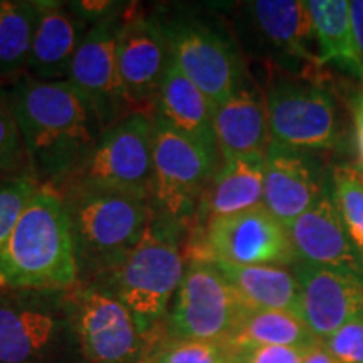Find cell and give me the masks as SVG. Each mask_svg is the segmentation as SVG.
Instances as JSON below:
<instances>
[{
  "label": "cell",
  "instance_id": "6da1fadb",
  "mask_svg": "<svg viewBox=\"0 0 363 363\" xmlns=\"http://www.w3.org/2000/svg\"><path fill=\"white\" fill-rule=\"evenodd\" d=\"M29 172L40 185L61 184L93 150L104 126L69 81L40 83L22 74L7 89Z\"/></svg>",
  "mask_w": 363,
  "mask_h": 363
},
{
  "label": "cell",
  "instance_id": "7a4b0ae2",
  "mask_svg": "<svg viewBox=\"0 0 363 363\" xmlns=\"http://www.w3.org/2000/svg\"><path fill=\"white\" fill-rule=\"evenodd\" d=\"M79 264L65 197L39 185L0 252V288L54 291L78 281Z\"/></svg>",
  "mask_w": 363,
  "mask_h": 363
},
{
  "label": "cell",
  "instance_id": "3957f363",
  "mask_svg": "<svg viewBox=\"0 0 363 363\" xmlns=\"http://www.w3.org/2000/svg\"><path fill=\"white\" fill-rule=\"evenodd\" d=\"M152 174V116L130 113L103 130L93 150L56 189L62 195L108 192L150 201Z\"/></svg>",
  "mask_w": 363,
  "mask_h": 363
},
{
  "label": "cell",
  "instance_id": "277c9868",
  "mask_svg": "<svg viewBox=\"0 0 363 363\" xmlns=\"http://www.w3.org/2000/svg\"><path fill=\"white\" fill-rule=\"evenodd\" d=\"M180 233L152 219L142 240L110 271L113 294L131 311L143 335L165 316L184 279L187 264Z\"/></svg>",
  "mask_w": 363,
  "mask_h": 363
},
{
  "label": "cell",
  "instance_id": "5b68a950",
  "mask_svg": "<svg viewBox=\"0 0 363 363\" xmlns=\"http://www.w3.org/2000/svg\"><path fill=\"white\" fill-rule=\"evenodd\" d=\"M152 126V219L182 230L187 222H194L202 195L219 169L220 157L153 115Z\"/></svg>",
  "mask_w": 363,
  "mask_h": 363
},
{
  "label": "cell",
  "instance_id": "8992f818",
  "mask_svg": "<svg viewBox=\"0 0 363 363\" xmlns=\"http://www.w3.org/2000/svg\"><path fill=\"white\" fill-rule=\"evenodd\" d=\"M71 217L78 264L111 271L142 240L152 220L150 201L126 194L62 195Z\"/></svg>",
  "mask_w": 363,
  "mask_h": 363
},
{
  "label": "cell",
  "instance_id": "52a82bcc",
  "mask_svg": "<svg viewBox=\"0 0 363 363\" xmlns=\"http://www.w3.org/2000/svg\"><path fill=\"white\" fill-rule=\"evenodd\" d=\"M185 254L187 261L234 266L293 267L298 262L288 227L264 206L194 225Z\"/></svg>",
  "mask_w": 363,
  "mask_h": 363
},
{
  "label": "cell",
  "instance_id": "ba28073f",
  "mask_svg": "<svg viewBox=\"0 0 363 363\" xmlns=\"http://www.w3.org/2000/svg\"><path fill=\"white\" fill-rule=\"evenodd\" d=\"M271 142L318 152L342 143V123L331 93L308 81L279 79L266 96Z\"/></svg>",
  "mask_w": 363,
  "mask_h": 363
},
{
  "label": "cell",
  "instance_id": "9c48e42d",
  "mask_svg": "<svg viewBox=\"0 0 363 363\" xmlns=\"http://www.w3.org/2000/svg\"><path fill=\"white\" fill-rule=\"evenodd\" d=\"M244 310L247 308L219 267L212 262L192 259L177 289L170 313V331L174 338L224 345Z\"/></svg>",
  "mask_w": 363,
  "mask_h": 363
},
{
  "label": "cell",
  "instance_id": "30bf717a",
  "mask_svg": "<svg viewBox=\"0 0 363 363\" xmlns=\"http://www.w3.org/2000/svg\"><path fill=\"white\" fill-rule=\"evenodd\" d=\"M165 29L174 62L214 108L242 88V61L224 34L195 19H174Z\"/></svg>",
  "mask_w": 363,
  "mask_h": 363
},
{
  "label": "cell",
  "instance_id": "8fae6325",
  "mask_svg": "<svg viewBox=\"0 0 363 363\" xmlns=\"http://www.w3.org/2000/svg\"><path fill=\"white\" fill-rule=\"evenodd\" d=\"M121 84L131 113L152 116L172 54L165 22L147 13H123L116 39Z\"/></svg>",
  "mask_w": 363,
  "mask_h": 363
},
{
  "label": "cell",
  "instance_id": "7c38bea8",
  "mask_svg": "<svg viewBox=\"0 0 363 363\" xmlns=\"http://www.w3.org/2000/svg\"><path fill=\"white\" fill-rule=\"evenodd\" d=\"M76 331L91 363L142 360L145 335L135 316L113 293L84 288L76 305Z\"/></svg>",
  "mask_w": 363,
  "mask_h": 363
},
{
  "label": "cell",
  "instance_id": "4fadbf2b",
  "mask_svg": "<svg viewBox=\"0 0 363 363\" xmlns=\"http://www.w3.org/2000/svg\"><path fill=\"white\" fill-rule=\"evenodd\" d=\"M123 13L99 22L86 33L71 62L67 81L89 99L103 126L130 115L116 59V39Z\"/></svg>",
  "mask_w": 363,
  "mask_h": 363
},
{
  "label": "cell",
  "instance_id": "5bb4252c",
  "mask_svg": "<svg viewBox=\"0 0 363 363\" xmlns=\"http://www.w3.org/2000/svg\"><path fill=\"white\" fill-rule=\"evenodd\" d=\"M331 170L315 152L269 145L264 160L262 206L283 225H291L330 187Z\"/></svg>",
  "mask_w": 363,
  "mask_h": 363
},
{
  "label": "cell",
  "instance_id": "9a60e30c",
  "mask_svg": "<svg viewBox=\"0 0 363 363\" xmlns=\"http://www.w3.org/2000/svg\"><path fill=\"white\" fill-rule=\"evenodd\" d=\"M291 269L299 283V316L321 342L363 311L360 276L301 261Z\"/></svg>",
  "mask_w": 363,
  "mask_h": 363
},
{
  "label": "cell",
  "instance_id": "2e32d148",
  "mask_svg": "<svg viewBox=\"0 0 363 363\" xmlns=\"http://www.w3.org/2000/svg\"><path fill=\"white\" fill-rule=\"evenodd\" d=\"M288 234L298 261L335 267L363 278V264L348 239L335 203L331 179L323 197L288 225Z\"/></svg>",
  "mask_w": 363,
  "mask_h": 363
},
{
  "label": "cell",
  "instance_id": "e0dca14e",
  "mask_svg": "<svg viewBox=\"0 0 363 363\" xmlns=\"http://www.w3.org/2000/svg\"><path fill=\"white\" fill-rule=\"evenodd\" d=\"M22 293L0 288V363H34L59 331L57 316Z\"/></svg>",
  "mask_w": 363,
  "mask_h": 363
},
{
  "label": "cell",
  "instance_id": "ac0fdd59",
  "mask_svg": "<svg viewBox=\"0 0 363 363\" xmlns=\"http://www.w3.org/2000/svg\"><path fill=\"white\" fill-rule=\"evenodd\" d=\"M88 30L89 27L69 11L67 4L40 0L26 76L40 83L67 81L72 59Z\"/></svg>",
  "mask_w": 363,
  "mask_h": 363
},
{
  "label": "cell",
  "instance_id": "d6986e66",
  "mask_svg": "<svg viewBox=\"0 0 363 363\" xmlns=\"http://www.w3.org/2000/svg\"><path fill=\"white\" fill-rule=\"evenodd\" d=\"M264 160L266 157L261 155L220 160L219 169L212 177L199 203L194 225L262 206Z\"/></svg>",
  "mask_w": 363,
  "mask_h": 363
},
{
  "label": "cell",
  "instance_id": "ffe728a7",
  "mask_svg": "<svg viewBox=\"0 0 363 363\" xmlns=\"http://www.w3.org/2000/svg\"><path fill=\"white\" fill-rule=\"evenodd\" d=\"M214 131L220 160L244 155L266 157L271 145L266 101L242 86L214 108Z\"/></svg>",
  "mask_w": 363,
  "mask_h": 363
},
{
  "label": "cell",
  "instance_id": "44dd1931",
  "mask_svg": "<svg viewBox=\"0 0 363 363\" xmlns=\"http://www.w3.org/2000/svg\"><path fill=\"white\" fill-rule=\"evenodd\" d=\"M152 115L211 152L219 153L214 131V104L179 69L174 59L163 76Z\"/></svg>",
  "mask_w": 363,
  "mask_h": 363
},
{
  "label": "cell",
  "instance_id": "7402d4cb",
  "mask_svg": "<svg viewBox=\"0 0 363 363\" xmlns=\"http://www.w3.org/2000/svg\"><path fill=\"white\" fill-rule=\"evenodd\" d=\"M254 26L281 57L320 65L311 51L313 34L308 4L301 0H256L247 6Z\"/></svg>",
  "mask_w": 363,
  "mask_h": 363
},
{
  "label": "cell",
  "instance_id": "603a6c76",
  "mask_svg": "<svg viewBox=\"0 0 363 363\" xmlns=\"http://www.w3.org/2000/svg\"><path fill=\"white\" fill-rule=\"evenodd\" d=\"M252 310H283L299 315V283L293 269L279 266H234L212 262Z\"/></svg>",
  "mask_w": 363,
  "mask_h": 363
},
{
  "label": "cell",
  "instance_id": "cb8c5ba5",
  "mask_svg": "<svg viewBox=\"0 0 363 363\" xmlns=\"http://www.w3.org/2000/svg\"><path fill=\"white\" fill-rule=\"evenodd\" d=\"M313 34L320 49V65H331L362 83V69L353 40L350 2L347 0H310Z\"/></svg>",
  "mask_w": 363,
  "mask_h": 363
},
{
  "label": "cell",
  "instance_id": "d4e9b609",
  "mask_svg": "<svg viewBox=\"0 0 363 363\" xmlns=\"http://www.w3.org/2000/svg\"><path fill=\"white\" fill-rule=\"evenodd\" d=\"M320 342L301 316L283 310H252L247 308L240 315L238 325L224 347H289L306 350Z\"/></svg>",
  "mask_w": 363,
  "mask_h": 363
},
{
  "label": "cell",
  "instance_id": "484cf974",
  "mask_svg": "<svg viewBox=\"0 0 363 363\" xmlns=\"http://www.w3.org/2000/svg\"><path fill=\"white\" fill-rule=\"evenodd\" d=\"M39 13L40 0H0V79L26 72Z\"/></svg>",
  "mask_w": 363,
  "mask_h": 363
},
{
  "label": "cell",
  "instance_id": "4316f807",
  "mask_svg": "<svg viewBox=\"0 0 363 363\" xmlns=\"http://www.w3.org/2000/svg\"><path fill=\"white\" fill-rule=\"evenodd\" d=\"M331 192L348 239L363 264V172L352 167L331 170Z\"/></svg>",
  "mask_w": 363,
  "mask_h": 363
},
{
  "label": "cell",
  "instance_id": "83f0119b",
  "mask_svg": "<svg viewBox=\"0 0 363 363\" xmlns=\"http://www.w3.org/2000/svg\"><path fill=\"white\" fill-rule=\"evenodd\" d=\"M39 185L30 172L0 177V252L11 239L22 212Z\"/></svg>",
  "mask_w": 363,
  "mask_h": 363
},
{
  "label": "cell",
  "instance_id": "f1b7e54d",
  "mask_svg": "<svg viewBox=\"0 0 363 363\" xmlns=\"http://www.w3.org/2000/svg\"><path fill=\"white\" fill-rule=\"evenodd\" d=\"M145 363H227V350L222 343L175 338Z\"/></svg>",
  "mask_w": 363,
  "mask_h": 363
},
{
  "label": "cell",
  "instance_id": "f546056e",
  "mask_svg": "<svg viewBox=\"0 0 363 363\" xmlns=\"http://www.w3.org/2000/svg\"><path fill=\"white\" fill-rule=\"evenodd\" d=\"M27 163L24 145L13 118L7 89L0 88V177L22 174L19 169Z\"/></svg>",
  "mask_w": 363,
  "mask_h": 363
},
{
  "label": "cell",
  "instance_id": "4dcf8cb0",
  "mask_svg": "<svg viewBox=\"0 0 363 363\" xmlns=\"http://www.w3.org/2000/svg\"><path fill=\"white\" fill-rule=\"evenodd\" d=\"M323 345L342 363H363V311L325 338Z\"/></svg>",
  "mask_w": 363,
  "mask_h": 363
},
{
  "label": "cell",
  "instance_id": "1f68e13d",
  "mask_svg": "<svg viewBox=\"0 0 363 363\" xmlns=\"http://www.w3.org/2000/svg\"><path fill=\"white\" fill-rule=\"evenodd\" d=\"M227 363H301L303 352L289 347H264V345H246V347H225Z\"/></svg>",
  "mask_w": 363,
  "mask_h": 363
},
{
  "label": "cell",
  "instance_id": "d6a6232c",
  "mask_svg": "<svg viewBox=\"0 0 363 363\" xmlns=\"http://www.w3.org/2000/svg\"><path fill=\"white\" fill-rule=\"evenodd\" d=\"M67 7L89 29L99 22L123 13L121 4L113 0H78V2H67Z\"/></svg>",
  "mask_w": 363,
  "mask_h": 363
},
{
  "label": "cell",
  "instance_id": "836d02e7",
  "mask_svg": "<svg viewBox=\"0 0 363 363\" xmlns=\"http://www.w3.org/2000/svg\"><path fill=\"white\" fill-rule=\"evenodd\" d=\"M350 111L353 120V133H355L357 157L360 163V172H363V89H358L350 98Z\"/></svg>",
  "mask_w": 363,
  "mask_h": 363
},
{
  "label": "cell",
  "instance_id": "e575fe53",
  "mask_svg": "<svg viewBox=\"0 0 363 363\" xmlns=\"http://www.w3.org/2000/svg\"><path fill=\"white\" fill-rule=\"evenodd\" d=\"M350 16H352L353 40H355L357 57H358V62H360L362 83H363V0H352Z\"/></svg>",
  "mask_w": 363,
  "mask_h": 363
},
{
  "label": "cell",
  "instance_id": "d590c367",
  "mask_svg": "<svg viewBox=\"0 0 363 363\" xmlns=\"http://www.w3.org/2000/svg\"><path fill=\"white\" fill-rule=\"evenodd\" d=\"M301 363H342V362H340L320 340V342L303 352Z\"/></svg>",
  "mask_w": 363,
  "mask_h": 363
}]
</instances>
